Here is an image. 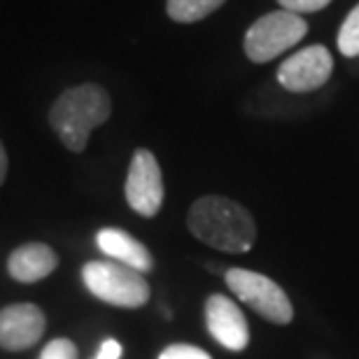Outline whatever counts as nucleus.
Returning a JSON list of instances; mask_svg holds the SVG:
<instances>
[{"label": "nucleus", "mask_w": 359, "mask_h": 359, "mask_svg": "<svg viewBox=\"0 0 359 359\" xmlns=\"http://www.w3.org/2000/svg\"><path fill=\"white\" fill-rule=\"evenodd\" d=\"M280 10L294 12V14H311V12H320L332 3V0H278Z\"/></svg>", "instance_id": "nucleus-16"}, {"label": "nucleus", "mask_w": 359, "mask_h": 359, "mask_svg": "<svg viewBox=\"0 0 359 359\" xmlns=\"http://www.w3.org/2000/svg\"><path fill=\"white\" fill-rule=\"evenodd\" d=\"M336 42H339V52L343 56H348V59L359 56V5L353 7L346 21H343Z\"/></svg>", "instance_id": "nucleus-13"}, {"label": "nucleus", "mask_w": 359, "mask_h": 359, "mask_svg": "<svg viewBox=\"0 0 359 359\" xmlns=\"http://www.w3.org/2000/svg\"><path fill=\"white\" fill-rule=\"evenodd\" d=\"M38 359H77V348L70 339H54L42 348Z\"/></svg>", "instance_id": "nucleus-14"}, {"label": "nucleus", "mask_w": 359, "mask_h": 359, "mask_svg": "<svg viewBox=\"0 0 359 359\" xmlns=\"http://www.w3.org/2000/svg\"><path fill=\"white\" fill-rule=\"evenodd\" d=\"M334 70V59L327 47L311 45L292 54L278 68L280 87L292 93H311L322 89L329 82Z\"/></svg>", "instance_id": "nucleus-7"}, {"label": "nucleus", "mask_w": 359, "mask_h": 359, "mask_svg": "<svg viewBox=\"0 0 359 359\" xmlns=\"http://www.w3.org/2000/svg\"><path fill=\"white\" fill-rule=\"evenodd\" d=\"M82 283L96 299L117 308H140L149 301L145 276L117 262L84 264Z\"/></svg>", "instance_id": "nucleus-3"}, {"label": "nucleus", "mask_w": 359, "mask_h": 359, "mask_svg": "<svg viewBox=\"0 0 359 359\" xmlns=\"http://www.w3.org/2000/svg\"><path fill=\"white\" fill-rule=\"evenodd\" d=\"M205 327L219 346L241 353L250 343V327L238 304L224 294H212L205 301Z\"/></svg>", "instance_id": "nucleus-8"}, {"label": "nucleus", "mask_w": 359, "mask_h": 359, "mask_svg": "<svg viewBox=\"0 0 359 359\" xmlns=\"http://www.w3.org/2000/svg\"><path fill=\"white\" fill-rule=\"evenodd\" d=\"M126 203L140 217H154L163 205V175L149 149H135L126 175Z\"/></svg>", "instance_id": "nucleus-6"}, {"label": "nucleus", "mask_w": 359, "mask_h": 359, "mask_svg": "<svg viewBox=\"0 0 359 359\" xmlns=\"http://www.w3.org/2000/svg\"><path fill=\"white\" fill-rule=\"evenodd\" d=\"M224 3L226 0H166V12L177 24H196L217 12Z\"/></svg>", "instance_id": "nucleus-12"}, {"label": "nucleus", "mask_w": 359, "mask_h": 359, "mask_svg": "<svg viewBox=\"0 0 359 359\" xmlns=\"http://www.w3.org/2000/svg\"><path fill=\"white\" fill-rule=\"evenodd\" d=\"M47 327L45 313L35 304H12L0 311V348L19 353L33 348Z\"/></svg>", "instance_id": "nucleus-9"}, {"label": "nucleus", "mask_w": 359, "mask_h": 359, "mask_svg": "<svg viewBox=\"0 0 359 359\" xmlns=\"http://www.w3.org/2000/svg\"><path fill=\"white\" fill-rule=\"evenodd\" d=\"M159 359H212V357L201 348L187 346V343H175V346H168L163 350Z\"/></svg>", "instance_id": "nucleus-15"}, {"label": "nucleus", "mask_w": 359, "mask_h": 359, "mask_svg": "<svg viewBox=\"0 0 359 359\" xmlns=\"http://www.w3.org/2000/svg\"><path fill=\"white\" fill-rule=\"evenodd\" d=\"M308 24L299 14L276 10L264 14L248 28L243 38V49L252 63H269L278 56H283L287 49L299 45L306 38Z\"/></svg>", "instance_id": "nucleus-4"}, {"label": "nucleus", "mask_w": 359, "mask_h": 359, "mask_svg": "<svg viewBox=\"0 0 359 359\" xmlns=\"http://www.w3.org/2000/svg\"><path fill=\"white\" fill-rule=\"evenodd\" d=\"M187 226L201 243L222 252H250L257 241V224L248 208L224 196L194 201Z\"/></svg>", "instance_id": "nucleus-1"}, {"label": "nucleus", "mask_w": 359, "mask_h": 359, "mask_svg": "<svg viewBox=\"0 0 359 359\" xmlns=\"http://www.w3.org/2000/svg\"><path fill=\"white\" fill-rule=\"evenodd\" d=\"M5 177H7V152L3 142H0V184L5 182Z\"/></svg>", "instance_id": "nucleus-18"}, {"label": "nucleus", "mask_w": 359, "mask_h": 359, "mask_svg": "<svg viewBox=\"0 0 359 359\" xmlns=\"http://www.w3.org/2000/svg\"><path fill=\"white\" fill-rule=\"evenodd\" d=\"M112 114V100L100 84H77L61 93L49 110V126L70 152H84L93 128Z\"/></svg>", "instance_id": "nucleus-2"}, {"label": "nucleus", "mask_w": 359, "mask_h": 359, "mask_svg": "<svg viewBox=\"0 0 359 359\" xmlns=\"http://www.w3.org/2000/svg\"><path fill=\"white\" fill-rule=\"evenodd\" d=\"M59 266V255L47 243H26L19 245L7 259V271L17 283H38L52 276Z\"/></svg>", "instance_id": "nucleus-11"}, {"label": "nucleus", "mask_w": 359, "mask_h": 359, "mask_svg": "<svg viewBox=\"0 0 359 359\" xmlns=\"http://www.w3.org/2000/svg\"><path fill=\"white\" fill-rule=\"evenodd\" d=\"M224 280L229 290L243 304L252 308L255 313H259L262 318H266L273 325H290L292 322L294 318L292 301L285 294L283 287L273 283L271 278L248 269H229L224 273Z\"/></svg>", "instance_id": "nucleus-5"}, {"label": "nucleus", "mask_w": 359, "mask_h": 359, "mask_svg": "<svg viewBox=\"0 0 359 359\" xmlns=\"http://www.w3.org/2000/svg\"><path fill=\"white\" fill-rule=\"evenodd\" d=\"M96 245L105 257H110V262L124 264V266L138 273H147L154 266V259H152V255H149V250L142 245L138 238H133L131 233L121 231V229H114V226L100 229L96 233Z\"/></svg>", "instance_id": "nucleus-10"}, {"label": "nucleus", "mask_w": 359, "mask_h": 359, "mask_svg": "<svg viewBox=\"0 0 359 359\" xmlns=\"http://www.w3.org/2000/svg\"><path fill=\"white\" fill-rule=\"evenodd\" d=\"M121 343L119 341H114V339H105L103 343H100V348H98V353L93 359H121Z\"/></svg>", "instance_id": "nucleus-17"}]
</instances>
